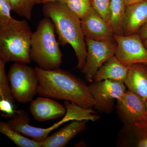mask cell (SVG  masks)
I'll use <instances>...</instances> for the list:
<instances>
[{"label":"cell","mask_w":147,"mask_h":147,"mask_svg":"<svg viewBox=\"0 0 147 147\" xmlns=\"http://www.w3.org/2000/svg\"><path fill=\"white\" fill-rule=\"evenodd\" d=\"M5 61L0 59V99H6L14 103V99L7 74Z\"/></svg>","instance_id":"d6986e66"},{"label":"cell","mask_w":147,"mask_h":147,"mask_svg":"<svg viewBox=\"0 0 147 147\" xmlns=\"http://www.w3.org/2000/svg\"><path fill=\"white\" fill-rule=\"evenodd\" d=\"M42 11L45 17L53 22L61 45L69 44L72 47L78 60L77 68L82 70L86 64L87 46L81 19L61 2L44 3Z\"/></svg>","instance_id":"7a4b0ae2"},{"label":"cell","mask_w":147,"mask_h":147,"mask_svg":"<svg viewBox=\"0 0 147 147\" xmlns=\"http://www.w3.org/2000/svg\"><path fill=\"white\" fill-rule=\"evenodd\" d=\"M91 1L92 8L110 24L111 0H91Z\"/></svg>","instance_id":"7402d4cb"},{"label":"cell","mask_w":147,"mask_h":147,"mask_svg":"<svg viewBox=\"0 0 147 147\" xmlns=\"http://www.w3.org/2000/svg\"><path fill=\"white\" fill-rule=\"evenodd\" d=\"M88 86L95 102V108L105 113L112 111L115 100L126 91L124 83L110 80L92 82Z\"/></svg>","instance_id":"30bf717a"},{"label":"cell","mask_w":147,"mask_h":147,"mask_svg":"<svg viewBox=\"0 0 147 147\" xmlns=\"http://www.w3.org/2000/svg\"><path fill=\"white\" fill-rule=\"evenodd\" d=\"M34 5L39 4L41 3V0H31Z\"/></svg>","instance_id":"83f0119b"},{"label":"cell","mask_w":147,"mask_h":147,"mask_svg":"<svg viewBox=\"0 0 147 147\" xmlns=\"http://www.w3.org/2000/svg\"><path fill=\"white\" fill-rule=\"evenodd\" d=\"M30 111L35 120L44 122L63 117L67 110L65 105L56 100L41 96L32 100Z\"/></svg>","instance_id":"7c38bea8"},{"label":"cell","mask_w":147,"mask_h":147,"mask_svg":"<svg viewBox=\"0 0 147 147\" xmlns=\"http://www.w3.org/2000/svg\"><path fill=\"white\" fill-rule=\"evenodd\" d=\"M0 132L18 147H42V143L30 139L11 128L7 122H0Z\"/></svg>","instance_id":"ac0fdd59"},{"label":"cell","mask_w":147,"mask_h":147,"mask_svg":"<svg viewBox=\"0 0 147 147\" xmlns=\"http://www.w3.org/2000/svg\"><path fill=\"white\" fill-rule=\"evenodd\" d=\"M81 25L85 38L100 41H115L110 24L92 7L81 19Z\"/></svg>","instance_id":"8fae6325"},{"label":"cell","mask_w":147,"mask_h":147,"mask_svg":"<svg viewBox=\"0 0 147 147\" xmlns=\"http://www.w3.org/2000/svg\"><path fill=\"white\" fill-rule=\"evenodd\" d=\"M35 68L38 81L37 94L40 96L68 100L84 108L94 107L88 86L82 79L59 67L52 70Z\"/></svg>","instance_id":"6da1fadb"},{"label":"cell","mask_w":147,"mask_h":147,"mask_svg":"<svg viewBox=\"0 0 147 147\" xmlns=\"http://www.w3.org/2000/svg\"><path fill=\"white\" fill-rule=\"evenodd\" d=\"M62 3L81 20L92 7L91 0H64Z\"/></svg>","instance_id":"ffe728a7"},{"label":"cell","mask_w":147,"mask_h":147,"mask_svg":"<svg viewBox=\"0 0 147 147\" xmlns=\"http://www.w3.org/2000/svg\"><path fill=\"white\" fill-rule=\"evenodd\" d=\"M64 0H41V3L44 4L45 3L54 2H63Z\"/></svg>","instance_id":"4316f807"},{"label":"cell","mask_w":147,"mask_h":147,"mask_svg":"<svg viewBox=\"0 0 147 147\" xmlns=\"http://www.w3.org/2000/svg\"><path fill=\"white\" fill-rule=\"evenodd\" d=\"M0 110L3 115L9 117H13L17 112L14 108V103L6 99H0Z\"/></svg>","instance_id":"cb8c5ba5"},{"label":"cell","mask_w":147,"mask_h":147,"mask_svg":"<svg viewBox=\"0 0 147 147\" xmlns=\"http://www.w3.org/2000/svg\"><path fill=\"white\" fill-rule=\"evenodd\" d=\"M136 64L130 67L124 84L126 88L142 98L147 99V67Z\"/></svg>","instance_id":"2e32d148"},{"label":"cell","mask_w":147,"mask_h":147,"mask_svg":"<svg viewBox=\"0 0 147 147\" xmlns=\"http://www.w3.org/2000/svg\"><path fill=\"white\" fill-rule=\"evenodd\" d=\"M129 68L122 63L115 55H113L99 68L93 82L110 80L124 83Z\"/></svg>","instance_id":"9a60e30c"},{"label":"cell","mask_w":147,"mask_h":147,"mask_svg":"<svg viewBox=\"0 0 147 147\" xmlns=\"http://www.w3.org/2000/svg\"><path fill=\"white\" fill-rule=\"evenodd\" d=\"M144 1L145 0H124L126 6L131 5L134 4L136 3Z\"/></svg>","instance_id":"484cf974"},{"label":"cell","mask_w":147,"mask_h":147,"mask_svg":"<svg viewBox=\"0 0 147 147\" xmlns=\"http://www.w3.org/2000/svg\"><path fill=\"white\" fill-rule=\"evenodd\" d=\"M86 59L82 69L87 82L92 83L96 73L108 59L115 55L116 41H100L85 38Z\"/></svg>","instance_id":"ba28073f"},{"label":"cell","mask_w":147,"mask_h":147,"mask_svg":"<svg viewBox=\"0 0 147 147\" xmlns=\"http://www.w3.org/2000/svg\"><path fill=\"white\" fill-rule=\"evenodd\" d=\"M138 34L142 40L147 39V22L140 28Z\"/></svg>","instance_id":"d4e9b609"},{"label":"cell","mask_w":147,"mask_h":147,"mask_svg":"<svg viewBox=\"0 0 147 147\" xmlns=\"http://www.w3.org/2000/svg\"><path fill=\"white\" fill-rule=\"evenodd\" d=\"M64 105L66 108V113L61 120L47 128L35 127L29 124L30 119L24 117L18 120L15 129L18 132L25 136L39 142H42L49 136L51 131L62 124L71 121H80L83 119L84 113L79 105L68 100H65Z\"/></svg>","instance_id":"9c48e42d"},{"label":"cell","mask_w":147,"mask_h":147,"mask_svg":"<svg viewBox=\"0 0 147 147\" xmlns=\"http://www.w3.org/2000/svg\"><path fill=\"white\" fill-rule=\"evenodd\" d=\"M117 108L124 122L139 138L147 134L146 101L142 98L128 90L117 100Z\"/></svg>","instance_id":"5b68a950"},{"label":"cell","mask_w":147,"mask_h":147,"mask_svg":"<svg viewBox=\"0 0 147 147\" xmlns=\"http://www.w3.org/2000/svg\"><path fill=\"white\" fill-rule=\"evenodd\" d=\"M126 6L124 0H111L110 24L114 34L124 35V20Z\"/></svg>","instance_id":"e0dca14e"},{"label":"cell","mask_w":147,"mask_h":147,"mask_svg":"<svg viewBox=\"0 0 147 147\" xmlns=\"http://www.w3.org/2000/svg\"><path fill=\"white\" fill-rule=\"evenodd\" d=\"M88 121H72L41 142L42 147H64L86 128Z\"/></svg>","instance_id":"5bb4252c"},{"label":"cell","mask_w":147,"mask_h":147,"mask_svg":"<svg viewBox=\"0 0 147 147\" xmlns=\"http://www.w3.org/2000/svg\"><path fill=\"white\" fill-rule=\"evenodd\" d=\"M146 108L147 112V99L146 101Z\"/></svg>","instance_id":"f546056e"},{"label":"cell","mask_w":147,"mask_h":147,"mask_svg":"<svg viewBox=\"0 0 147 147\" xmlns=\"http://www.w3.org/2000/svg\"><path fill=\"white\" fill-rule=\"evenodd\" d=\"M7 75L14 99L20 103L31 102L38 88L35 68L26 63H15L10 67Z\"/></svg>","instance_id":"8992f818"},{"label":"cell","mask_w":147,"mask_h":147,"mask_svg":"<svg viewBox=\"0 0 147 147\" xmlns=\"http://www.w3.org/2000/svg\"><path fill=\"white\" fill-rule=\"evenodd\" d=\"M114 36L117 44L115 55L122 63L129 67L136 64L147 65V49L138 33Z\"/></svg>","instance_id":"52a82bcc"},{"label":"cell","mask_w":147,"mask_h":147,"mask_svg":"<svg viewBox=\"0 0 147 147\" xmlns=\"http://www.w3.org/2000/svg\"><path fill=\"white\" fill-rule=\"evenodd\" d=\"M3 1H6L9 2H10V0H3Z\"/></svg>","instance_id":"4dcf8cb0"},{"label":"cell","mask_w":147,"mask_h":147,"mask_svg":"<svg viewBox=\"0 0 147 147\" xmlns=\"http://www.w3.org/2000/svg\"><path fill=\"white\" fill-rule=\"evenodd\" d=\"M32 33L26 20L13 18L0 27V59L6 63H30Z\"/></svg>","instance_id":"3957f363"},{"label":"cell","mask_w":147,"mask_h":147,"mask_svg":"<svg viewBox=\"0 0 147 147\" xmlns=\"http://www.w3.org/2000/svg\"><path fill=\"white\" fill-rule=\"evenodd\" d=\"M11 10L10 2L0 0V27L5 26L13 19L11 16Z\"/></svg>","instance_id":"603a6c76"},{"label":"cell","mask_w":147,"mask_h":147,"mask_svg":"<svg viewBox=\"0 0 147 147\" xmlns=\"http://www.w3.org/2000/svg\"><path fill=\"white\" fill-rule=\"evenodd\" d=\"M143 42L145 47H146V48L147 49V39L143 40Z\"/></svg>","instance_id":"f1b7e54d"},{"label":"cell","mask_w":147,"mask_h":147,"mask_svg":"<svg viewBox=\"0 0 147 147\" xmlns=\"http://www.w3.org/2000/svg\"><path fill=\"white\" fill-rule=\"evenodd\" d=\"M55 32L51 19L45 17L40 21L32 35L31 60L42 69L52 70L59 68L61 64L62 54L56 39Z\"/></svg>","instance_id":"277c9868"},{"label":"cell","mask_w":147,"mask_h":147,"mask_svg":"<svg viewBox=\"0 0 147 147\" xmlns=\"http://www.w3.org/2000/svg\"><path fill=\"white\" fill-rule=\"evenodd\" d=\"M147 22V0L127 6L124 20V35L138 33Z\"/></svg>","instance_id":"4fadbf2b"},{"label":"cell","mask_w":147,"mask_h":147,"mask_svg":"<svg viewBox=\"0 0 147 147\" xmlns=\"http://www.w3.org/2000/svg\"><path fill=\"white\" fill-rule=\"evenodd\" d=\"M12 11L19 16L30 20L34 5L31 0H10Z\"/></svg>","instance_id":"44dd1931"}]
</instances>
